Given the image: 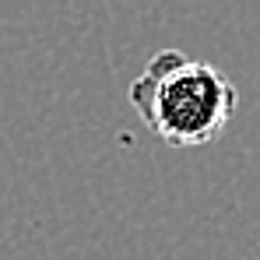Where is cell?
Returning <instances> with one entry per match:
<instances>
[{
	"instance_id": "6da1fadb",
	"label": "cell",
	"mask_w": 260,
	"mask_h": 260,
	"mask_svg": "<svg viewBox=\"0 0 260 260\" xmlns=\"http://www.w3.org/2000/svg\"><path fill=\"white\" fill-rule=\"evenodd\" d=\"M130 106L169 148H204L229 130L239 91L215 63L162 49L130 81Z\"/></svg>"
}]
</instances>
